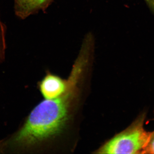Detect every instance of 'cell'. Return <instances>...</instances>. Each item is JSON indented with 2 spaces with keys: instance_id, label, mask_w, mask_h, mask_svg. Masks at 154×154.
Listing matches in <instances>:
<instances>
[{
  "instance_id": "cell-2",
  "label": "cell",
  "mask_w": 154,
  "mask_h": 154,
  "mask_svg": "<svg viewBox=\"0 0 154 154\" xmlns=\"http://www.w3.org/2000/svg\"><path fill=\"white\" fill-rule=\"evenodd\" d=\"M146 116L145 112L138 116L129 126L105 142L94 153L145 154L152 134L145 129Z\"/></svg>"
},
{
  "instance_id": "cell-7",
  "label": "cell",
  "mask_w": 154,
  "mask_h": 154,
  "mask_svg": "<svg viewBox=\"0 0 154 154\" xmlns=\"http://www.w3.org/2000/svg\"><path fill=\"white\" fill-rule=\"evenodd\" d=\"M149 8L154 14V0H144Z\"/></svg>"
},
{
  "instance_id": "cell-6",
  "label": "cell",
  "mask_w": 154,
  "mask_h": 154,
  "mask_svg": "<svg viewBox=\"0 0 154 154\" xmlns=\"http://www.w3.org/2000/svg\"><path fill=\"white\" fill-rule=\"evenodd\" d=\"M145 154H154V131H152L150 140L146 149Z\"/></svg>"
},
{
  "instance_id": "cell-5",
  "label": "cell",
  "mask_w": 154,
  "mask_h": 154,
  "mask_svg": "<svg viewBox=\"0 0 154 154\" xmlns=\"http://www.w3.org/2000/svg\"><path fill=\"white\" fill-rule=\"evenodd\" d=\"M6 27L1 19L0 14V63L3 61L5 56Z\"/></svg>"
},
{
  "instance_id": "cell-4",
  "label": "cell",
  "mask_w": 154,
  "mask_h": 154,
  "mask_svg": "<svg viewBox=\"0 0 154 154\" xmlns=\"http://www.w3.org/2000/svg\"><path fill=\"white\" fill-rule=\"evenodd\" d=\"M54 0H15L14 11L20 19H25L39 11L45 12Z\"/></svg>"
},
{
  "instance_id": "cell-1",
  "label": "cell",
  "mask_w": 154,
  "mask_h": 154,
  "mask_svg": "<svg viewBox=\"0 0 154 154\" xmlns=\"http://www.w3.org/2000/svg\"><path fill=\"white\" fill-rule=\"evenodd\" d=\"M92 59L88 51L80 50L68 79L64 93L54 99H45L32 110L19 130V136L26 144L38 146L63 132L79 97L81 79Z\"/></svg>"
},
{
  "instance_id": "cell-3",
  "label": "cell",
  "mask_w": 154,
  "mask_h": 154,
  "mask_svg": "<svg viewBox=\"0 0 154 154\" xmlns=\"http://www.w3.org/2000/svg\"><path fill=\"white\" fill-rule=\"evenodd\" d=\"M68 86V80L63 79L48 72L38 83V89L45 99L57 98L64 93Z\"/></svg>"
}]
</instances>
